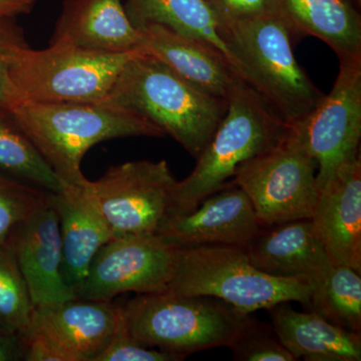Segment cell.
Masks as SVG:
<instances>
[{
    "instance_id": "obj_1",
    "label": "cell",
    "mask_w": 361,
    "mask_h": 361,
    "mask_svg": "<svg viewBox=\"0 0 361 361\" xmlns=\"http://www.w3.org/2000/svg\"><path fill=\"white\" fill-rule=\"evenodd\" d=\"M101 104L139 114L197 159L227 111L226 99L207 94L146 51L130 59Z\"/></svg>"
},
{
    "instance_id": "obj_2",
    "label": "cell",
    "mask_w": 361,
    "mask_h": 361,
    "mask_svg": "<svg viewBox=\"0 0 361 361\" xmlns=\"http://www.w3.org/2000/svg\"><path fill=\"white\" fill-rule=\"evenodd\" d=\"M6 109L56 175L71 186L87 182L80 166L94 145L118 137L165 135L139 114L101 103L18 101Z\"/></svg>"
},
{
    "instance_id": "obj_3",
    "label": "cell",
    "mask_w": 361,
    "mask_h": 361,
    "mask_svg": "<svg viewBox=\"0 0 361 361\" xmlns=\"http://www.w3.org/2000/svg\"><path fill=\"white\" fill-rule=\"evenodd\" d=\"M227 103L194 170L176 183L167 217L192 212L207 197L228 186L241 164L272 148L290 127L244 80L235 85Z\"/></svg>"
},
{
    "instance_id": "obj_4",
    "label": "cell",
    "mask_w": 361,
    "mask_h": 361,
    "mask_svg": "<svg viewBox=\"0 0 361 361\" xmlns=\"http://www.w3.org/2000/svg\"><path fill=\"white\" fill-rule=\"evenodd\" d=\"M224 37L245 82L289 126L303 122L324 94L297 63L293 33L281 16L224 25Z\"/></svg>"
},
{
    "instance_id": "obj_5",
    "label": "cell",
    "mask_w": 361,
    "mask_h": 361,
    "mask_svg": "<svg viewBox=\"0 0 361 361\" xmlns=\"http://www.w3.org/2000/svg\"><path fill=\"white\" fill-rule=\"evenodd\" d=\"M314 283L271 276L254 267L245 248L205 245L178 248L166 291L211 296L246 314L295 301L308 307Z\"/></svg>"
},
{
    "instance_id": "obj_6",
    "label": "cell",
    "mask_w": 361,
    "mask_h": 361,
    "mask_svg": "<svg viewBox=\"0 0 361 361\" xmlns=\"http://www.w3.org/2000/svg\"><path fill=\"white\" fill-rule=\"evenodd\" d=\"M126 324L137 343L173 353L227 348L250 314L211 296L169 291L137 294L123 304Z\"/></svg>"
},
{
    "instance_id": "obj_7",
    "label": "cell",
    "mask_w": 361,
    "mask_h": 361,
    "mask_svg": "<svg viewBox=\"0 0 361 361\" xmlns=\"http://www.w3.org/2000/svg\"><path fill=\"white\" fill-rule=\"evenodd\" d=\"M139 52L104 54L63 44L35 51L26 44L9 66L13 103H101L123 66Z\"/></svg>"
},
{
    "instance_id": "obj_8",
    "label": "cell",
    "mask_w": 361,
    "mask_h": 361,
    "mask_svg": "<svg viewBox=\"0 0 361 361\" xmlns=\"http://www.w3.org/2000/svg\"><path fill=\"white\" fill-rule=\"evenodd\" d=\"M317 163L290 126L272 148L241 164L231 182L250 199L261 227L311 219L319 189Z\"/></svg>"
},
{
    "instance_id": "obj_9",
    "label": "cell",
    "mask_w": 361,
    "mask_h": 361,
    "mask_svg": "<svg viewBox=\"0 0 361 361\" xmlns=\"http://www.w3.org/2000/svg\"><path fill=\"white\" fill-rule=\"evenodd\" d=\"M177 180L165 160L114 166L82 189L114 237L155 234L167 217Z\"/></svg>"
},
{
    "instance_id": "obj_10",
    "label": "cell",
    "mask_w": 361,
    "mask_h": 361,
    "mask_svg": "<svg viewBox=\"0 0 361 361\" xmlns=\"http://www.w3.org/2000/svg\"><path fill=\"white\" fill-rule=\"evenodd\" d=\"M178 248L156 234L116 237L92 259L77 298L111 301L116 296L165 291L174 273Z\"/></svg>"
},
{
    "instance_id": "obj_11",
    "label": "cell",
    "mask_w": 361,
    "mask_h": 361,
    "mask_svg": "<svg viewBox=\"0 0 361 361\" xmlns=\"http://www.w3.org/2000/svg\"><path fill=\"white\" fill-rule=\"evenodd\" d=\"M294 127L317 163L316 180L320 191L343 164L360 157L361 59H339L338 75L331 92Z\"/></svg>"
},
{
    "instance_id": "obj_12",
    "label": "cell",
    "mask_w": 361,
    "mask_h": 361,
    "mask_svg": "<svg viewBox=\"0 0 361 361\" xmlns=\"http://www.w3.org/2000/svg\"><path fill=\"white\" fill-rule=\"evenodd\" d=\"M261 225L245 192L230 183L194 211L166 217L155 233L177 248L228 245L245 248Z\"/></svg>"
},
{
    "instance_id": "obj_13",
    "label": "cell",
    "mask_w": 361,
    "mask_h": 361,
    "mask_svg": "<svg viewBox=\"0 0 361 361\" xmlns=\"http://www.w3.org/2000/svg\"><path fill=\"white\" fill-rule=\"evenodd\" d=\"M13 249L35 310L77 298L61 272L63 250L58 214L49 201L16 227Z\"/></svg>"
},
{
    "instance_id": "obj_14",
    "label": "cell",
    "mask_w": 361,
    "mask_h": 361,
    "mask_svg": "<svg viewBox=\"0 0 361 361\" xmlns=\"http://www.w3.org/2000/svg\"><path fill=\"white\" fill-rule=\"evenodd\" d=\"M313 227L334 265L361 273V161H346L319 191Z\"/></svg>"
},
{
    "instance_id": "obj_15",
    "label": "cell",
    "mask_w": 361,
    "mask_h": 361,
    "mask_svg": "<svg viewBox=\"0 0 361 361\" xmlns=\"http://www.w3.org/2000/svg\"><path fill=\"white\" fill-rule=\"evenodd\" d=\"M49 44L104 54L144 51L122 0H65Z\"/></svg>"
},
{
    "instance_id": "obj_16",
    "label": "cell",
    "mask_w": 361,
    "mask_h": 361,
    "mask_svg": "<svg viewBox=\"0 0 361 361\" xmlns=\"http://www.w3.org/2000/svg\"><path fill=\"white\" fill-rule=\"evenodd\" d=\"M245 251L251 264L265 274L312 283L334 265L311 219L262 227Z\"/></svg>"
},
{
    "instance_id": "obj_17",
    "label": "cell",
    "mask_w": 361,
    "mask_h": 361,
    "mask_svg": "<svg viewBox=\"0 0 361 361\" xmlns=\"http://www.w3.org/2000/svg\"><path fill=\"white\" fill-rule=\"evenodd\" d=\"M122 305L75 298L35 310L32 322L44 329L68 361H94L115 334Z\"/></svg>"
},
{
    "instance_id": "obj_18",
    "label": "cell",
    "mask_w": 361,
    "mask_h": 361,
    "mask_svg": "<svg viewBox=\"0 0 361 361\" xmlns=\"http://www.w3.org/2000/svg\"><path fill=\"white\" fill-rule=\"evenodd\" d=\"M135 26L142 33L144 51L211 96L227 101L235 85L243 80L222 54L199 40L156 23Z\"/></svg>"
},
{
    "instance_id": "obj_19",
    "label": "cell",
    "mask_w": 361,
    "mask_h": 361,
    "mask_svg": "<svg viewBox=\"0 0 361 361\" xmlns=\"http://www.w3.org/2000/svg\"><path fill=\"white\" fill-rule=\"evenodd\" d=\"M51 204L61 230V272L66 283L75 293L92 259L115 237L82 187L63 185L58 193H51Z\"/></svg>"
},
{
    "instance_id": "obj_20",
    "label": "cell",
    "mask_w": 361,
    "mask_h": 361,
    "mask_svg": "<svg viewBox=\"0 0 361 361\" xmlns=\"http://www.w3.org/2000/svg\"><path fill=\"white\" fill-rule=\"evenodd\" d=\"M280 341L296 360L360 361L361 334L348 331L312 312L285 303L268 310Z\"/></svg>"
},
{
    "instance_id": "obj_21",
    "label": "cell",
    "mask_w": 361,
    "mask_h": 361,
    "mask_svg": "<svg viewBox=\"0 0 361 361\" xmlns=\"http://www.w3.org/2000/svg\"><path fill=\"white\" fill-rule=\"evenodd\" d=\"M294 39L312 35L337 58L361 59V20L349 0H277Z\"/></svg>"
},
{
    "instance_id": "obj_22",
    "label": "cell",
    "mask_w": 361,
    "mask_h": 361,
    "mask_svg": "<svg viewBox=\"0 0 361 361\" xmlns=\"http://www.w3.org/2000/svg\"><path fill=\"white\" fill-rule=\"evenodd\" d=\"M126 11L134 25L156 23L208 45L222 54L242 78L226 42L224 26L206 0H128Z\"/></svg>"
},
{
    "instance_id": "obj_23",
    "label": "cell",
    "mask_w": 361,
    "mask_h": 361,
    "mask_svg": "<svg viewBox=\"0 0 361 361\" xmlns=\"http://www.w3.org/2000/svg\"><path fill=\"white\" fill-rule=\"evenodd\" d=\"M0 174L51 193H58L65 185L4 106H0Z\"/></svg>"
},
{
    "instance_id": "obj_24",
    "label": "cell",
    "mask_w": 361,
    "mask_h": 361,
    "mask_svg": "<svg viewBox=\"0 0 361 361\" xmlns=\"http://www.w3.org/2000/svg\"><path fill=\"white\" fill-rule=\"evenodd\" d=\"M308 308L323 319L361 334L360 273L345 265H332L314 283Z\"/></svg>"
},
{
    "instance_id": "obj_25",
    "label": "cell",
    "mask_w": 361,
    "mask_h": 361,
    "mask_svg": "<svg viewBox=\"0 0 361 361\" xmlns=\"http://www.w3.org/2000/svg\"><path fill=\"white\" fill-rule=\"evenodd\" d=\"M35 310L13 249L0 245V329L23 336L32 325Z\"/></svg>"
},
{
    "instance_id": "obj_26",
    "label": "cell",
    "mask_w": 361,
    "mask_h": 361,
    "mask_svg": "<svg viewBox=\"0 0 361 361\" xmlns=\"http://www.w3.org/2000/svg\"><path fill=\"white\" fill-rule=\"evenodd\" d=\"M51 195L0 174V245H6L16 227L44 206Z\"/></svg>"
},
{
    "instance_id": "obj_27",
    "label": "cell",
    "mask_w": 361,
    "mask_h": 361,
    "mask_svg": "<svg viewBox=\"0 0 361 361\" xmlns=\"http://www.w3.org/2000/svg\"><path fill=\"white\" fill-rule=\"evenodd\" d=\"M237 361H295L280 341L272 324L259 322L250 315L229 345Z\"/></svg>"
},
{
    "instance_id": "obj_28",
    "label": "cell",
    "mask_w": 361,
    "mask_h": 361,
    "mask_svg": "<svg viewBox=\"0 0 361 361\" xmlns=\"http://www.w3.org/2000/svg\"><path fill=\"white\" fill-rule=\"evenodd\" d=\"M123 310V306H122ZM182 358L160 349L147 348L130 336L123 310L115 334L94 361H180Z\"/></svg>"
},
{
    "instance_id": "obj_29",
    "label": "cell",
    "mask_w": 361,
    "mask_h": 361,
    "mask_svg": "<svg viewBox=\"0 0 361 361\" xmlns=\"http://www.w3.org/2000/svg\"><path fill=\"white\" fill-rule=\"evenodd\" d=\"M26 44L25 35L13 18H0V106L4 108L13 104L16 97L9 80V66L16 51Z\"/></svg>"
},
{
    "instance_id": "obj_30",
    "label": "cell",
    "mask_w": 361,
    "mask_h": 361,
    "mask_svg": "<svg viewBox=\"0 0 361 361\" xmlns=\"http://www.w3.org/2000/svg\"><path fill=\"white\" fill-rule=\"evenodd\" d=\"M223 26L234 21L267 16H281L277 0H206Z\"/></svg>"
},
{
    "instance_id": "obj_31",
    "label": "cell",
    "mask_w": 361,
    "mask_h": 361,
    "mask_svg": "<svg viewBox=\"0 0 361 361\" xmlns=\"http://www.w3.org/2000/svg\"><path fill=\"white\" fill-rule=\"evenodd\" d=\"M23 360L68 361V356L44 329L32 323L23 334Z\"/></svg>"
},
{
    "instance_id": "obj_32",
    "label": "cell",
    "mask_w": 361,
    "mask_h": 361,
    "mask_svg": "<svg viewBox=\"0 0 361 361\" xmlns=\"http://www.w3.org/2000/svg\"><path fill=\"white\" fill-rule=\"evenodd\" d=\"M18 360H23V336L0 329V361Z\"/></svg>"
},
{
    "instance_id": "obj_33",
    "label": "cell",
    "mask_w": 361,
    "mask_h": 361,
    "mask_svg": "<svg viewBox=\"0 0 361 361\" xmlns=\"http://www.w3.org/2000/svg\"><path fill=\"white\" fill-rule=\"evenodd\" d=\"M37 0H0V18H14L32 13Z\"/></svg>"
},
{
    "instance_id": "obj_34",
    "label": "cell",
    "mask_w": 361,
    "mask_h": 361,
    "mask_svg": "<svg viewBox=\"0 0 361 361\" xmlns=\"http://www.w3.org/2000/svg\"><path fill=\"white\" fill-rule=\"evenodd\" d=\"M357 1H360V0H357Z\"/></svg>"
}]
</instances>
